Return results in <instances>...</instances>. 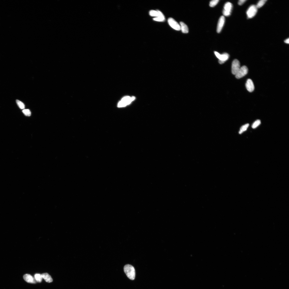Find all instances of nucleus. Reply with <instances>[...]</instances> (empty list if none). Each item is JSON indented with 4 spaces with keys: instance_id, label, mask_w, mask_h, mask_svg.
<instances>
[{
    "instance_id": "obj_1",
    "label": "nucleus",
    "mask_w": 289,
    "mask_h": 289,
    "mask_svg": "<svg viewBox=\"0 0 289 289\" xmlns=\"http://www.w3.org/2000/svg\"><path fill=\"white\" fill-rule=\"evenodd\" d=\"M124 271L129 278L131 280H134L135 277V271L132 265L127 264L124 268Z\"/></svg>"
},
{
    "instance_id": "obj_2",
    "label": "nucleus",
    "mask_w": 289,
    "mask_h": 289,
    "mask_svg": "<svg viewBox=\"0 0 289 289\" xmlns=\"http://www.w3.org/2000/svg\"><path fill=\"white\" fill-rule=\"evenodd\" d=\"M134 97H130V96H126L123 98L120 101L117 105V107H125L127 105L130 104L131 102L135 99Z\"/></svg>"
},
{
    "instance_id": "obj_3",
    "label": "nucleus",
    "mask_w": 289,
    "mask_h": 289,
    "mask_svg": "<svg viewBox=\"0 0 289 289\" xmlns=\"http://www.w3.org/2000/svg\"><path fill=\"white\" fill-rule=\"evenodd\" d=\"M215 54L216 57L219 60L218 62L220 64H223L226 62L229 59V57L228 54L227 53H224L221 55L217 52L215 51Z\"/></svg>"
},
{
    "instance_id": "obj_4",
    "label": "nucleus",
    "mask_w": 289,
    "mask_h": 289,
    "mask_svg": "<svg viewBox=\"0 0 289 289\" xmlns=\"http://www.w3.org/2000/svg\"><path fill=\"white\" fill-rule=\"evenodd\" d=\"M233 6L231 3L227 2L225 4L223 11V15L226 16H228L231 15Z\"/></svg>"
},
{
    "instance_id": "obj_5",
    "label": "nucleus",
    "mask_w": 289,
    "mask_h": 289,
    "mask_svg": "<svg viewBox=\"0 0 289 289\" xmlns=\"http://www.w3.org/2000/svg\"><path fill=\"white\" fill-rule=\"evenodd\" d=\"M248 69L245 66L241 67L240 69L236 74L235 77L237 79H240L245 76L248 73Z\"/></svg>"
},
{
    "instance_id": "obj_6",
    "label": "nucleus",
    "mask_w": 289,
    "mask_h": 289,
    "mask_svg": "<svg viewBox=\"0 0 289 289\" xmlns=\"http://www.w3.org/2000/svg\"><path fill=\"white\" fill-rule=\"evenodd\" d=\"M258 9L256 6L252 5L251 6L246 12L248 18H251L254 17L257 12Z\"/></svg>"
},
{
    "instance_id": "obj_7",
    "label": "nucleus",
    "mask_w": 289,
    "mask_h": 289,
    "mask_svg": "<svg viewBox=\"0 0 289 289\" xmlns=\"http://www.w3.org/2000/svg\"><path fill=\"white\" fill-rule=\"evenodd\" d=\"M240 62L237 59L233 61L232 66V72L233 74L235 75L240 68Z\"/></svg>"
},
{
    "instance_id": "obj_8",
    "label": "nucleus",
    "mask_w": 289,
    "mask_h": 289,
    "mask_svg": "<svg viewBox=\"0 0 289 289\" xmlns=\"http://www.w3.org/2000/svg\"><path fill=\"white\" fill-rule=\"evenodd\" d=\"M168 23L170 26L174 29L177 31L180 30V25L174 19L172 18H170L168 19Z\"/></svg>"
},
{
    "instance_id": "obj_9",
    "label": "nucleus",
    "mask_w": 289,
    "mask_h": 289,
    "mask_svg": "<svg viewBox=\"0 0 289 289\" xmlns=\"http://www.w3.org/2000/svg\"><path fill=\"white\" fill-rule=\"evenodd\" d=\"M225 22V18L224 16H222L218 20L217 27V32L219 33L221 31L222 28L224 26Z\"/></svg>"
},
{
    "instance_id": "obj_10",
    "label": "nucleus",
    "mask_w": 289,
    "mask_h": 289,
    "mask_svg": "<svg viewBox=\"0 0 289 289\" xmlns=\"http://www.w3.org/2000/svg\"><path fill=\"white\" fill-rule=\"evenodd\" d=\"M246 86V89L249 92H252L254 90V85L252 80L251 79H248Z\"/></svg>"
},
{
    "instance_id": "obj_11",
    "label": "nucleus",
    "mask_w": 289,
    "mask_h": 289,
    "mask_svg": "<svg viewBox=\"0 0 289 289\" xmlns=\"http://www.w3.org/2000/svg\"><path fill=\"white\" fill-rule=\"evenodd\" d=\"M24 280L27 283H36V281L35 279L32 276L29 274H26L23 276Z\"/></svg>"
},
{
    "instance_id": "obj_12",
    "label": "nucleus",
    "mask_w": 289,
    "mask_h": 289,
    "mask_svg": "<svg viewBox=\"0 0 289 289\" xmlns=\"http://www.w3.org/2000/svg\"><path fill=\"white\" fill-rule=\"evenodd\" d=\"M42 278L48 283L52 282L53 280L51 276L48 273H44L41 274Z\"/></svg>"
},
{
    "instance_id": "obj_13",
    "label": "nucleus",
    "mask_w": 289,
    "mask_h": 289,
    "mask_svg": "<svg viewBox=\"0 0 289 289\" xmlns=\"http://www.w3.org/2000/svg\"><path fill=\"white\" fill-rule=\"evenodd\" d=\"M180 30H181L182 31L183 33H187L189 32V29L187 25L185 24V23L183 22H180Z\"/></svg>"
},
{
    "instance_id": "obj_14",
    "label": "nucleus",
    "mask_w": 289,
    "mask_h": 289,
    "mask_svg": "<svg viewBox=\"0 0 289 289\" xmlns=\"http://www.w3.org/2000/svg\"><path fill=\"white\" fill-rule=\"evenodd\" d=\"M162 13L161 11L159 10H151L149 11V14L152 17L156 18L159 17Z\"/></svg>"
},
{
    "instance_id": "obj_15",
    "label": "nucleus",
    "mask_w": 289,
    "mask_h": 289,
    "mask_svg": "<svg viewBox=\"0 0 289 289\" xmlns=\"http://www.w3.org/2000/svg\"><path fill=\"white\" fill-rule=\"evenodd\" d=\"M153 20L155 21H157V22H163L165 20V16L162 13L159 17L155 18H153Z\"/></svg>"
},
{
    "instance_id": "obj_16",
    "label": "nucleus",
    "mask_w": 289,
    "mask_h": 289,
    "mask_svg": "<svg viewBox=\"0 0 289 289\" xmlns=\"http://www.w3.org/2000/svg\"><path fill=\"white\" fill-rule=\"evenodd\" d=\"M34 278L36 282L39 283L41 282L42 279H43L42 275L39 274H35L34 275Z\"/></svg>"
},
{
    "instance_id": "obj_17",
    "label": "nucleus",
    "mask_w": 289,
    "mask_h": 289,
    "mask_svg": "<svg viewBox=\"0 0 289 289\" xmlns=\"http://www.w3.org/2000/svg\"><path fill=\"white\" fill-rule=\"evenodd\" d=\"M16 103L20 108L21 109H24L25 108V105L22 102L18 100H16Z\"/></svg>"
},
{
    "instance_id": "obj_18",
    "label": "nucleus",
    "mask_w": 289,
    "mask_h": 289,
    "mask_svg": "<svg viewBox=\"0 0 289 289\" xmlns=\"http://www.w3.org/2000/svg\"><path fill=\"white\" fill-rule=\"evenodd\" d=\"M267 1L266 0H261L260 1L257 3V5L256 6L257 8H260Z\"/></svg>"
},
{
    "instance_id": "obj_19",
    "label": "nucleus",
    "mask_w": 289,
    "mask_h": 289,
    "mask_svg": "<svg viewBox=\"0 0 289 289\" xmlns=\"http://www.w3.org/2000/svg\"><path fill=\"white\" fill-rule=\"evenodd\" d=\"M249 126V124H246L245 125H244L242 126L240 129V130L239 131V133L240 134H241L242 133H243L244 131L246 130Z\"/></svg>"
},
{
    "instance_id": "obj_20",
    "label": "nucleus",
    "mask_w": 289,
    "mask_h": 289,
    "mask_svg": "<svg viewBox=\"0 0 289 289\" xmlns=\"http://www.w3.org/2000/svg\"><path fill=\"white\" fill-rule=\"evenodd\" d=\"M22 112L26 116L29 117L31 116V112L29 109L23 110L22 111Z\"/></svg>"
},
{
    "instance_id": "obj_21",
    "label": "nucleus",
    "mask_w": 289,
    "mask_h": 289,
    "mask_svg": "<svg viewBox=\"0 0 289 289\" xmlns=\"http://www.w3.org/2000/svg\"><path fill=\"white\" fill-rule=\"evenodd\" d=\"M218 0H213L210 2L209 5L211 7H214L218 3Z\"/></svg>"
},
{
    "instance_id": "obj_22",
    "label": "nucleus",
    "mask_w": 289,
    "mask_h": 289,
    "mask_svg": "<svg viewBox=\"0 0 289 289\" xmlns=\"http://www.w3.org/2000/svg\"><path fill=\"white\" fill-rule=\"evenodd\" d=\"M261 123L260 121L259 120L256 121L252 124V127L253 129H255L259 126Z\"/></svg>"
},
{
    "instance_id": "obj_23",
    "label": "nucleus",
    "mask_w": 289,
    "mask_h": 289,
    "mask_svg": "<svg viewBox=\"0 0 289 289\" xmlns=\"http://www.w3.org/2000/svg\"><path fill=\"white\" fill-rule=\"evenodd\" d=\"M246 1V0H240L238 2V4L239 5L241 6L243 5Z\"/></svg>"
},
{
    "instance_id": "obj_24",
    "label": "nucleus",
    "mask_w": 289,
    "mask_h": 289,
    "mask_svg": "<svg viewBox=\"0 0 289 289\" xmlns=\"http://www.w3.org/2000/svg\"><path fill=\"white\" fill-rule=\"evenodd\" d=\"M284 42H285V43H286L289 44V39L288 38L287 39H286V40H285V41H284Z\"/></svg>"
}]
</instances>
